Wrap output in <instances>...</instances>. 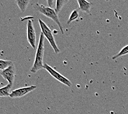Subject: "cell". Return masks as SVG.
Returning a JSON list of instances; mask_svg holds the SVG:
<instances>
[{"instance_id": "cell-1", "label": "cell", "mask_w": 128, "mask_h": 114, "mask_svg": "<svg viewBox=\"0 0 128 114\" xmlns=\"http://www.w3.org/2000/svg\"><path fill=\"white\" fill-rule=\"evenodd\" d=\"M44 52V36L42 33H40V35L39 44L37 48L36 55L34 60V63L32 68L30 69V71L33 73H36L38 70L44 69L43 64V55Z\"/></svg>"}, {"instance_id": "cell-2", "label": "cell", "mask_w": 128, "mask_h": 114, "mask_svg": "<svg viewBox=\"0 0 128 114\" xmlns=\"http://www.w3.org/2000/svg\"><path fill=\"white\" fill-rule=\"evenodd\" d=\"M34 8L36 11L40 13L42 15H44L45 17L50 18V19H51L52 20L54 21V22H55L56 24L58 25V28H59L61 33L62 34H64L62 26L61 24L60 20L58 19V14L56 13L55 9L52 8H50L49 7H45L38 3L34 4Z\"/></svg>"}, {"instance_id": "cell-3", "label": "cell", "mask_w": 128, "mask_h": 114, "mask_svg": "<svg viewBox=\"0 0 128 114\" xmlns=\"http://www.w3.org/2000/svg\"><path fill=\"white\" fill-rule=\"evenodd\" d=\"M38 21L40 27L42 30V33L44 34L45 38L49 41L55 53L58 54V53H60V50L58 48L56 43L54 35H53L51 29L41 19H39Z\"/></svg>"}, {"instance_id": "cell-4", "label": "cell", "mask_w": 128, "mask_h": 114, "mask_svg": "<svg viewBox=\"0 0 128 114\" xmlns=\"http://www.w3.org/2000/svg\"><path fill=\"white\" fill-rule=\"evenodd\" d=\"M44 69H45L50 74V75L56 79H57L60 82L62 83L68 87H70L71 86L72 84L71 81L68 78L65 77V76L61 75V74L56 71L50 65L47 64L46 63L44 64Z\"/></svg>"}, {"instance_id": "cell-5", "label": "cell", "mask_w": 128, "mask_h": 114, "mask_svg": "<svg viewBox=\"0 0 128 114\" xmlns=\"http://www.w3.org/2000/svg\"><path fill=\"white\" fill-rule=\"evenodd\" d=\"M27 39L28 41L33 49L36 47V34L34 28L33 21L28 20L27 24Z\"/></svg>"}, {"instance_id": "cell-6", "label": "cell", "mask_w": 128, "mask_h": 114, "mask_svg": "<svg viewBox=\"0 0 128 114\" xmlns=\"http://www.w3.org/2000/svg\"><path fill=\"white\" fill-rule=\"evenodd\" d=\"M36 88V86L32 85L30 86L16 89L10 93V97L12 98H21L28 94L29 93L34 91V90Z\"/></svg>"}, {"instance_id": "cell-7", "label": "cell", "mask_w": 128, "mask_h": 114, "mask_svg": "<svg viewBox=\"0 0 128 114\" xmlns=\"http://www.w3.org/2000/svg\"><path fill=\"white\" fill-rule=\"evenodd\" d=\"M16 70L14 65L10 66L9 68L4 70H1V75L3 78L8 82L9 84L13 85L15 78Z\"/></svg>"}, {"instance_id": "cell-8", "label": "cell", "mask_w": 128, "mask_h": 114, "mask_svg": "<svg viewBox=\"0 0 128 114\" xmlns=\"http://www.w3.org/2000/svg\"><path fill=\"white\" fill-rule=\"evenodd\" d=\"M79 9L82 11L86 12L88 14H90V10L91 8L92 3L85 0H78Z\"/></svg>"}, {"instance_id": "cell-9", "label": "cell", "mask_w": 128, "mask_h": 114, "mask_svg": "<svg viewBox=\"0 0 128 114\" xmlns=\"http://www.w3.org/2000/svg\"><path fill=\"white\" fill-rule=\"evenodd\" d=\"M13 85L8 84L7 86H4V87L0 89V97H10V89L12 88Z\"/></svg>"}, {"instance_id": "cell-10", "label": "cell", "mask_w": 128, "mask_h": 114, "mask_svg": "<svg viewBox=\"0 0 128 114\" xmlns=\"http://www.w3.org/2000/svg\"><path fill=\"white\" fill-rule=\"evenodd\" d=\"M16 2L17 3V6L20 9V11L22 12H24L29 2V0H26V1H24V0H23V1L18 0V1H16Z\"/></svg>"}, {"instance_id": "cell-11", "label": "cell", "mask_w": 128, "mask_h": 114, "mask_svg": "<svg viewBox=\"0 0 128 114\" xmlns=\"http://www.w3.org/2000/svg\"><path fill=\"white\" fill-rule=\"evenodd\" d=\"M68 1L66 0H57L56 1V7H55V12L58 14V13L60 12L62 9L63 7L65 6L66 3H67Z\"/></svg>"}, {"instance_id": "cell-12", "label": "cell", "mask_w": 128, "mask_h": 114, "mask_svg": "<svg viewBox=\"0 0 128 114\" xmlns=\"http://www.w3.org/2000/svg\"><path fill=\"white\" fill-rule=\"evenodd\" d=\"M13 65V63L10 60H0V69L1 70H4L9 68L10 66Z\"/></svg>"}, {"instance_id": "cell-13", "label": "cell", "mask_w": 128, "mask_h": 114, "mask_svg": "<svg viewBox=\"0 0 128 114\" xmlns=\"http://www.w3.org/2000/svg\"><path fill=\"white\" fill-rule=\"evenodd\" d=\"M127 54H128V44L122 48L121 49V51H120L116 55H114V56L112 57V59L116 60V59H117V58L120 57L122 56V55H126Z\"/></svg>"}, {"instance_id": "cell-14", "label": "cell", "mask_w": 128, "mask_h": 114, "mask_svg": "<svg viewBox=\"0 0 128 114\" xmlns=\"http://www.w3.org/2000/svg\"><path fill=\"white\" fill-rule=\"evenodd\" d=\"M78 16H79V14H78V10H74V11L71 13L70 17H69V18H68V23H67L68 24H69L72 22V21L77 19V18H78Z\"/></svg>"}, {"instance_id": "cell-15", "label": "cell", "mask_w": 128, "mask_h": 114, "mask_svg": "<svg viewBox=\"0 0 128 114\" xmlns=\"http://www.w3.org/2000/svg\"><path fill=\"white\" fill-rule=\"evenodd\" d=\"M47 3L49 5V6L50 8H52V4L54 3V2H56V1H52V0H47Z\"/></svg>"}]
</instances>
